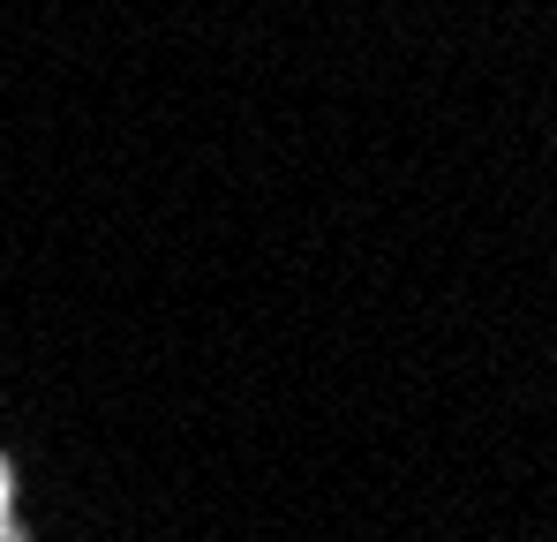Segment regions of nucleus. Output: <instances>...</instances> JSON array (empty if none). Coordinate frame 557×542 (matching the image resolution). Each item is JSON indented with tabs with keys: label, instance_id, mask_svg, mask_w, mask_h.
Wrapping results in <instances>:
<instances>
[{
	"label": "nucleus",
	"instance_id": "1",
	"mask_svg": "<svg viewBox=\"0 0 557 542\" xmlns=\"http://www.w3.org/2000/svg\"><path fill=\"white\" fill-rule=\"evenodd\" d=\"M0 513H8V482H0Z\"/></svg>",
	"mask_w": 557,
	"mask_h": 542
}]
</instances>
